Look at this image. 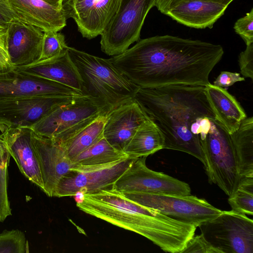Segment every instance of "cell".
<instances>
[{
  "label": "cell",
  "mask_w": 253,
  "mask_h": 253,
  "mask_svg": "<svg viewBox=\"0 0 253 253\" xmlns=\"http://www.w3.org/2000/svg\"><path fill=\"white\" fill-rule=\"evenodd\" d=\"M109 113L104 112L101 114L65 144L64 148L71 160L104 136V126Z\"/></svg>",
  "instance_id": "obj_25"
},
{
  "label": "cell",
  "mask_w": 253,
  "mask_h": 253,
  "mask_svg": "<svg viewBox=\"0 0 253 253\" xmlns=\"http://www.w3.org/2000/svg\"><path fill=\"white\" fill-rule=\"evenodd\" d=\"M245 81V78L239 73L227 71L221 72L213 83V85L222 88H227L235 83Z\"/></svg>",
  "instance_id": "obj_34"
},
{
  "label": "cell",
  "mask_w": 253,
  "mask_h": 253,
  "mask_svg": "<svg viewBox=\"0 0 253 253\" xmlns=\"http://www.w3.org/2000/svg\"><path fill=\"white\" fill-rule=\"evenodd\" d=\"M223 54L219 44L164 35L141 40L108 59L141 88L206 86L210 83V73Z\"/></svg>",
  "instance_id": "obj_1"
},
{
  "label": "cell",
  "mask_w": 253,
  "mask_h": 253,
  "mask_svg": "<svg viewBox=\"0 0 253 253\" xmlns=\"http://www.w3.org/2000/svg\"><path fill=\"white\" fill-rule=\"evenodd\" d=\"M15 68L0 62V74L7 72Z\"/></svg>",
  "instance_id": "obj_42"
},
{
  "label": "cell",
  "mask_w": 253,
  "mask_h": 253,
  "mask_svg": "<svg viewBox=\"0 0 253 253\" xmlns=\"http://www.w3.org/2000/svg\"><path fill=\"white\" fill-rule=\"evenodd\" d=\"M14 19L35 26L43 32H58L66 25L62 9L43 0H5Z\"/></svg>",
  "instance_id": "obj_17"
},
{
  "label": "cell",
  "mask_w": 253,
  "mask_h": 253,
  "mask_svg": "<svg viewBox=\"0 0 253 253\" xmlns=\"http://www.w3.org/2000/svg\"><path fill=\"white\" fill-rule=\"evenodd\" d=\"M198 227L221 253H253V220L246 214L222 211Z\"/></svg>",
  "instance_id": "obj_7"
},
{
  "label": "cell",
  "mask_w": 253,
  "mask_h": 253,
  "mask_svg": "<svg viewBox=\"0 0 253 253\" xmlns=\"http://www.w3.org/2000/svg\"><path fill=\"white\" fill-rule=\"evenodd\" d=\"M49 4L59 9H62L61 5L62 0H43Z\"/></svg>",
  "instance_id": "obj_41"
},
{
  "label": "cell",
  "mask_w": 253,
  "mask_h": 253,
  "mask_svg": "<svg viewBox=\"0 0 253 253\" xmlns=\"http://www.w3.org/2000/svg\"><path fill=\"white\" fill-rule=\"evenodd\" d=\"M28 241L24 233L16 229L0 233V253H28Z\"/></svg>",
  "instance_id": "obj_28"
},
{
  "label": "cell",
  "mask_w": 253,
  "mask_h": 253,
  "mask_svg": "<svg viewBox=\"0 0 253 253\" xmlns=\"http://www.w3.org/2000/svg\"><path fill=\"white\" fill-rule=\"evenodd\" d=\"M82 195L76 204L81 211L140 234L164 252L181 253L195 235L196 226L143 206L113 189Z\"/></svg>",
  "instance_id": "obj_3"
},
{
  "label": "cell",
  "mask_w": 253,
  "mask_h": 253,
  "mask_svg": "<svg viewBox=\"0 0 253 253\" xmlns=\"http://www.w3.org/2000/svg\"><path fill=\"white\" fill-rule=\"evenodd\" d=\"M227 7L211 1L187 0L171 7L166 15L187 27L211 29L224 14Z\"/></svg>",
  "instance_id": "obj_20"
},
{
  "label": "cell",
  "mask_w": 253,
  "mask_h": 253,
  "mask_svg": "<svg viewBox=\"0 0 253 253\" xmlns=\"http://www.w3.org/2000/svg\"><path fill=\"white\" fill-rule=\"evenodd\" d=\"M199 136L209 182L231 196L238 188L242 177L230 133L217 119L203 118Z\"/></svg>",
  "instance_id": "obj_5"
},
{
  "label": "cell",
  "mask_w": 253,
  "mask_h": 253,
  "mask_svg": "<svg viewBox=\"0 0 253 253\" xmlns=\"http://www.w3.org/2000/svg\"><path fill=\"white\" fill-rule=\"evenodd\" d=\"M127 157L123 151L113 147L103 136L71 160L75 166H94L111 163Z\"/></svg>",
  "instance_id": "obj_26"
},
{
  "label": "cell",
  "mask_w": 253,
  "mask_h": 253,
  "mask_svg": "<svg viewBox=\"0 0 253 253\" xmlns=\"http://www.w3.org/2000/svg\"><path fill=\"white\" fill-rule=\"evenodd\" d=\"M69 55L82 80V93L110 112L134 99L140 87L116 68L109 59L75 48H67Z\"/></svg>",
  "instance_id": "obj_4"
},
{
  "label": "cell",
  "mask_w": 253,
  "mask_h": 253,
  "mask_svg": "<svg viewBox=\"0 0 253 253\" xmlns=\"http://www.w3.org/2000/svg\"><path fill=\"white\" fill-rule=\"evenodd\" d=\"M242 177H253V117H247L230 134Z\"/></svg>",
  "instance_id": "obj_24"
},
{
  "label": "cell",
  "mask_w": 253,
  "mask_h": 253,
  "mask_svg": "<svg viewBox=\"0 0 253 253\" xmlns=\"http://www.w3.org/2000/svg\"><path fill=\"white\" fill-rule=\"evenodd\" d=\"M228 200L232 211L244 214H253V192L238 188Z\"/></svg>",
  "instance_id": "obj_29"
},
{
  "label": "cell",
  "mask_w": 253,
  "mask_h": 253,
  "mask_svg": "<svg viewBox=\"0 0 253 253\" xmlns=\"http://www.w3.org/2000/svg\"><path fill=\"white\" fill-rule=\"evenodd\" d=\"M0 62L14 68L11 64L7 50V28L0 29Z\"/></svg>",
  "instance_id": "obj_35"
},
{
  "label": "cell",
  "mask_w": 253,
  "mask_h": 253,
  "mask_svg": "<svg viewBox=\"0 0 253 253\" xmlns=\"http://www.w3.org/2000/svg\"><path fill=\"white\" fill-rule=\"evenodd\" d=\"M104 112H110L92 98L79 95L51 112L30 128L37 135L52 138L81 121Z\"/></svg>",
  "instance_id": "obj_13"
},
{
  "label": "cell",
  "mask_w": 253,
  "mask_h": 253,
  "mask_svg": "<svg viewBox=\"0 0 253 253\" xmlns=\"http://www.w3.org/2000/svg\"><path fill=\"white\" fill-rule=\"evenodd\" d=\"M135 159L129 157L107 164L75 165L60 179L53 197L91 194L112 190L116 180Z\"/></svg>",
  "instance_id": "obj_8"
},
{
  "label": "cell",
  "mask_w": 253,
  "mask_h": 253,
  "mask_svg": "<svg viewBox=\"0 0 253 253\" xmlns=\"http://www.w3.org/2000/svg\"><path fill=\"white\" fill-rule=\"evenodd\" d=\"M15 69L59 83L82 92V80L68 50L56 57Z\"/></svg>",
  "instance_id": "obj_21"
},
{
  "label": "cell",
  "mask_w": 253,
  "mask_h": 253,
  "mask_svg": "<svg viewBox=\"0 0 253 253\" xmlns=\"http://www.w3.org/2000/svg\"><path fill=\"white\" fill-rule=\"evenodd\" d=\"M76 96H35L0 101V130L2 132L12 128H30Z\"/></svg>",
  "instance_id": "obj_11"
},
{
  "label": "cell",
  "mask_w": 253,
  "mask_h": 253,
  "mask_svg": "<svg viewBox=\"0 0 253 253\" xmlns=\"http://www.w3.org/2000/svg\"><path fill=\"white\" fill-rule=\"evenodd\" d=\"M234 29L245 42L246 46L253 43V8L235 22Z\"/></svg>",
  "instance_id": "obj_30"
},
{
  "label": "cell",
  "mask_w": 253,
  "mask_h": 253,
  "mask_svg": "<svg viewBox=\"0 0 253 253\" xmlns=\"http://www.w3.org/2000/svg\"><path fill=\"white\" fill-rule=\"evenodd\" d=\"M205 93L217 119L230 134L237 130L247 116L235 97L211 83L205 86Z\"/></svg>",
  "instance_id": "obj_22"
},
{
  "label": "cell",
  "mask_w": 253,
  "mask_h": 253,
  "mask_svg": "<svg viewBox=\"0 0 253 253\" xmlns=\"http://www.w3.org/2000/svg\"><path fill=\"white\" fill-rule=\"evenodd\" d=\"M15 20L5 2L0 1V28H7L10 23Z\"/></svg>",
  "instance_id": "obj_36"
},
{
  "label": "cell",
  "mask_w": 253,
  "mask_h": 253,
  "mask_svg": "<svg viewBox=\"0 0 253 253\" xmlns=\"http://www.w3.org/2000/svg\"><path fill=\"white\" fill-rule=\"evenodd\" d=\"M32 141L40 166L43 191L52 197L60 179L74 166L65 148L52 138L33 131Z\"/></svg>",
  "instance_id": "obj_14"
},
{
  "label": "cell",
  "mask_w": 253,
  "mask_h": 253,
  "mask_svg": "<svg viewBox=\"0 0 253 253\" xmlns=\"http://www.w3.org/2000/svg\"><path fill=\"white\" fill-rule=\"evenodd\" d=\"M33 130L29 127L7 129L1 132L19 169L30 181L43 190L38 158L32 141Z\"/></svg>",
  "instance_id": "obj_19"
},
{
  "label": "cell",
  "mask_w": 253,
  "mask_h": 253,
  "mask_svg": "<svg viewBox=\"0 0 253 253\" xmlns=\"http://www.w3.org/2000/svg\"><path fill=\"white\" fill-rule=\"evenodd\" d=\"M79 95H83L77 89L16 69L0 74V101L35 96Z\"/></svg>",
  "instance_id": "obj_12"
},
{
  "label": "cell",
  "mask_w": 253,
  "mask_h": 253,
  "mask_svg": "<svg viewBox=\"0 0 253 253\" xmlns=\"http://www.w3.org/2000/svg\"><path fill=\"white\" fill-rule=\"evenodd\" d=\"M7 168H0V222L11 215L7 191Z\"/></svg>",
  "instance_id": "obj_31"
},
{
  "label": "cell",
  "mask_w": 253,
  "mask_h": 253,
  "mask_svg": "<svg viewBox=\"0 0 253 253\" xmlns=\"http://www.w3.org/2000/svg\"><path fill=\"white\" fill-rule=\"evenodd\" d=\"M143 206L158 211L177 220L197 227L220 214L222 211L195 196L156 194L142 192L121 193Z\"/></svg>",
  "instance_id": "obj_9"
},
{
  "label": "cell",
  "mask_w": 253,
  "mask_h": 253,
  "mask_svg": "<svg viewBox=\"0 0 253 253\" xmlns=\"http://www.w3.org/2000/svg\"><path fill=\"white\" fill-rule=\"evenodd\" d=\"M121 0H78L72 18L83 37L101 35L116 14Z\"/></svg>",
  "instance_id": "obj_18"
},
{
  "label": "cell",
  "mask_w": 253,
  "mask_h": 253,
  "mask_svg": "<svg viewBox=\"0 0 253 253\" xmlns=\"http://www.w3.org/2000/svg\"><path fill=\"white\" fill-rule=\"evenodd\" d=\"M134 100L160 130L164 149L188 153L205 166L199 136L191 131L198 118L217 119L206 95L205 86L140 87Z\"/></svg>",
  "instance_id": "obj_2"
},
{
  "label": "cell",
  "mask_w": 253,
  "mask_h": 253,
  "mask_svg": "<svg viewBox=\"0 0 253 253\" xmlns=\"http://www.w3.org/2000/svg\"><path fill=\"white\" fill-rule=\"evenodd\" d=\"M147 156L136 158L116 180L113 190L123 193L142 192L156 194L191 195L189 185L163 172L149 169Z\"/></svg>",
  "instance_id": "obj_10"
},
{
  "label": "cell",
  "mask_w": 253,
  "mask_h": 253,
  "mask_svg": "<svg viewBox=\"0 0 253 253\" xmlns=\"http://www.w3.org/2000/svg\"><path fill=\"white\" fill-rule=\"evenodd\" d=\"M8 147L2 134H0V168L8 167L10 157Z\"/></svg>",
  "instance_id": "obj_37"
},
{
  "label": "cell",
  "mask_w": 253,
  "mask_h": 253,
  "mask_svg": "<svg viewBox=\"0 0 253 253\" xmlns=\"http://www.w3.org/2000/svg\"><path fill=\"white\" fill-rule=\"evenodd\" d=\"M63 34L55 31L44 32L41 56L38 61L50 59L67 51ZM37 61V62H38Z\"/></svg>",
  "instance_id": "obj_27"
},
{
  "label": "cell",
  "mask_w": 253,
  "mask_h": 253,
  "mask_svg": "<svg viewBox=\"0 0 253 253\" xmlns=\"http://www.w3.org/2000/svg\"><path fill=\"white\" fill-rule=\"evenodd\" d=\"M3 0V1H5V0Z\"/></svg>",
  "instance_id": "obj_44"
},
{
  "label": "cell",
  "mask_w": 253,
  "mask_h": 253,
  "mask_svg": "<svg viewBox=\"0 0 253 253\" xmlns=\"http://www.w3.org/2000/svg\"><path fill=\"white\" fill-rule=\"evenodd\" d=\"M148 119L138 103L132 100L109 112L103 136L113 147L123 151L139 126Z\"/></svg>",
  "instance_id": "obj_16"
},
{
  "label": "cell",
  "mask_w": 253,
  "mask_h": 253,
  "mask_svg": "<svg viewBox=\"0 0 253 253\" xmlns=\"http://www.w3.org/2000/svg\"><path fill=\"white\" fill-rule=\"evenodd\" d=\"M44 32L40 28L14 20L7 28V50L14 68L27 66L39 60Z\"/></svg>",
  "instance_id": "obj_15"
},
{
  "label": "cell",
  "mask_w": 253,
  "mask_h": 253,
  "mask_svg": "<svg viewBox=\"0 0 253 253\" xmlns=\"http://www.w3.org/2000/svg\"><path fill=\"white\" fill-rule=\"evenodd\" d=\"M4 29V28H0V29Z\"/></svg>",
  "instance_id": "obj_43"
},
{
  "label": "cell",
  "mask_w": 253,
  "mask_h": 253,
  "mask_svg": "<svg viewBox=\"0 0 253 253\" xmlns=\"http://www.w3.org/2000/svg\"><path fill=\"white\" fill-rule=\"evenodd\" d=\"M156 0H121L118 9L101 35V50L110 56L120 54L140 38V32Z\"/></svg>",
  "instance_id": "obj_6"
},
{
  "label": "cell",
  "mask_w": 253,
  "mask_h": 253,
  "mask_svg": "<svg viewBox=\"0 0 253 253\" xmlns=\"http://www.w3.org/2000/svg\"><path fill=\"white\" fill-rule=\"evenodd\" d=\"M164 144L160 130L149 118L139 126L123 152L131 158L147 157L164 149Z\"/></svg>",
  "instance_id": "obj_23"
},
{
  "label": "cell",
  "mask_w": 253,
  "mask_h": 253,
  "mask_svg": "<svg viewBox=\"0 0 253 253\" xmlns=\"http://www.w3.org/2000/svg\"><path fill=\"white\" fill-rule=\"evenodd\" d=\"M221 253L212 246L204 237L202 234L195 235L189 240L181 253Z\"/></svg>",
  "instance_id": "obj_32"
},
{
  "label": "cell",
  "mask_w": 253,
  "mask_h": 253,
  "mask_svg": "<svg viewBox=\"0 0 253 253\" xmlns=\"http://www.w3.org/2000/svg\"><path fill=\"white\" fill-rule=\"evenodd\" d=\"M185 0H173L171 2L170 8L171 7L174 6L175 5L179 3V2H180L182 1H185ZM202 0L214 2L222 4H223V5H225L226 6H228V5L234 0Z\"/></svg>",
  "instance_id": "obj_40"
},
{
  "label": "cell",
  "mask_w": 253,
  "mask_h": 253,
  "mask_svg": "<svg viewBox=\"0 0 253 253\" xmlns=\"http://www.w3.org/2000/svg\"><path fill=\"white\" fill-rule=\"evenodd\" d=\"M78 0H62L61 8L66 18H72L75 5Z\"/></svg>",
  "instance_id": "obj_38"
},
{
  "label": "cell",
  "mask_w": 253,
  "mask_h": 253,
  "mask_svg": "<svg viewBox=\"0 0 253 253\" xmlns=\"http://www.w3.org/2000/svg\"><path fill=\"white\" fill-rule=\"evenodd\" d=\"M240 73L244 77L253 80V43L246 46L238 57Z\"/></svg>",
  "instance_id": "obj_33"
},
{
  "label": "cell",
  "mask_w": 253,
  "mask_h": 253,
  "mask_svg": "<svg viewBox=\"0 0 253 253\" xmlns=\"http://www.w3.org/2000/svg\"><path fill=\"white\" fill-rule=\"evenodd\" d=\"M172 0H156L155 6L162 13L166 15L170 9Z\"/></svg>",
  "instance_id": "obj_39"
}]
</instances>
